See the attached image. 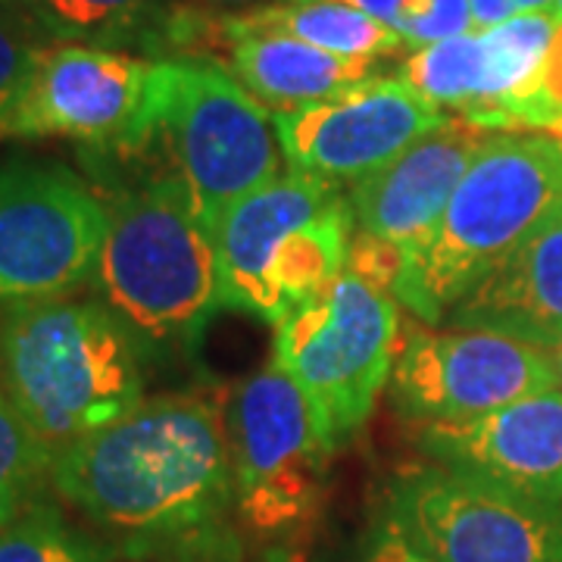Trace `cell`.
I'll list each match as a JSON object with an SVG mask.
<instances>
[{
    "mask_svg": "<svg viewBox=\"0 0 562 562\" xmlns=\"http://www.w3.org/2000/svg\"><path fill=\"white\" fill-rule=\"evenodd\" d=\"M47 479L128 560H238L228 422L213 394L144 397L57 457Z\"/></svg>",
    "mask_w": 562,
    "mask_h": 562,
    "instance_id": "6da1fadb",
    "label": "cell"
},
{
    "mask_svg": "<svg viewBox=\"0 0 562 562\" xmlns=\"http://www.w3.org/2000/svg\"><path fill=\"white\" fill-rule=\"evenodd\" d=\"M0 387L54 465L144 401V344L101 301L16 306L0 322Z\"/></svg>",
    "mask_w": 562,
    "mask_h": 562,
    "instance_id": "7a4b0ae2",
    "label": "cell"
},
{
    "mask_svg": "<svg viewBox=\"0 0 562 562\" xmlns=\"http://www.w3.org/2000/svg\"><path fill=\"white\" fill-rule=\"evenodd\" d=\"M560 210L562 138L491 132L431 235L397 266L391 294L416 322L441 325Z\"/></svg>",
    "mask_w": 562,
    "mask_h": 562,
    "instance_id": "3957f363",
    "label": "cell"
},
{
    "mask_svg": "<svg viewBox=\"0 0 562 562\" xmlns=\"http://www.w3.org/2000/svg\"><path fill=\"white\" fill-rule=\"evenodd\" d=\"M91 284L144 347L191 350L201 341L225 306L220 250L216 232L172 172L106 201Z\"/></svg>",
    "mask_w": 562,
    "mask_h": 562,
    "instance_id": "277c9868",
    "label": "cell"
},
{
    "mask_svg": "<svg viewBox=\"0 0 562 562\" xmlns=\"http://www.w3.org/2000/svg\"><path fill=\"white\" fill-rule=\"evenodd\" d=\"M353 210L338 184L281 172L216 222L222 301L279 325L350 266Z\"/></svg>",
    "mask_w": 562,
    "mask_h": 562,
    "instance_id": "5b68a950",
    "label": "cell"
},
{
    "mask_svg": "<svg viewBox=\"0 0 562 562\" xmlns=\"http://www.w3.org/2000/svg\"><path fill=\"white\" fill-rule=\"evenodd\" d=\"M401 338L397 297L350 266L276 325L272 360L310 401L331 450L347 447L372 419Z\"/></svg>",
    "mask_w": 562,
    "mask_h": 562,
    "instance_id": "8992f818",
    "label": "cell"
},
{
    "mask_svg": "<svg viewBox=\"0 0 562 562\" xmlns=\"http://www.w3.org/2000/svg\"><path fill=\"white\" fill-rule=\"evenodd\" d=\"M162 72L160 122L154 144L210 228L220 216L281 176L276 116L222 63L172 57Z\"/></svg>",
    "mask_w": 562,
    "mask_h": 562,
    "instance_id": "52a82bcc",
    "label": "cell"
},
{
    "mask_svg": "<svg viewBox=\"0 0 562 562\" xmlns=\"http://www.w3.org/2000/svg\"><path fill=\"white\" fill-rule=\"evenodd\" d=\"M238 522L254 538H281L316 519L331 447L313 406L279 362L247 375L225 401Z\"/></svg>",
    "mask_w": 562,
    "mask_h": 562,
    "instance_id": "ba28073f",
    "label": "cell"
},
{
    "mask_svg": "<svg viewBox=\"0 0 562 562\" xmlns=\"http://www.w3.org/2000/svg\"><path fill=\"white\" fill-rule=\"evenodd\" d=\"M166 63L128 50L47 44L10 120V138H69L116 154L154 144Z\"/></svg>",
    "mask_w": 562,
    "mask_h": 562,
    "instance_id": "9c48e42d",
    "label": "cell"
},
{
    "mask_svg": "<svg viewBox=\"0 0 562 562\" xmlns=\"http://www.w3.org/2000/svg\"><path fill=\"white\" fill-rule=\"evenodd\" d=\"M106 201L50 162H0V310L69 297L91 284Z\"/></svg>",
    "mask_w": 562,
    "mask_h": 562,
    "instance_id": "30bf717a",
    "label": "cell"
},
{
    "mask_svg": "<svg viewBox=\"0 0 562 562\" xmlns=\"http://www.w3.org/2000/svg\"><path fill=\"white\" fill-rule=\"evenodd\" d=\"M557 387L550 350L482 325H403L391 397L419 425H460Z\"/></svg>",
    "mask_w": 562,
    "mask_h": 562,
    "instance_id": "8fae6325",
    "label": "cell"
},
{
    "mask_svg": "<svg viewBox=\"0 0 562 562\" xmlns=\"http://www.w3.org/2000/svg\"><path fill=\"white\" fill-rule=\"evenodd\" d=\"M560 22L550 10L413 50L403 76L425 101L482 132L547 135L541 81Z\"/></svg>",
    "mask_w": 562,
    "mask_h": 562,
    "instance_id": "7c38bea8",
    "label": "cell"
},
{
    "mask_svg": "<svg viewBox=\"0 0 562 562\" xmlns=\"http://www.w3.org/2000/svg\"><path fill=\"white\" fill-rule=\"evenodd\" d=\"M384 503L438 562H562V506L438 462L401 469Z\"/></svg>",
    "mask_w": 562,
    "mask_h": 562,
    "instance_id": "4fadbf2b",
    "label": "cell"
},
{
    "mask_svg": "<svg viewBox=\"0 0 562 562\" xmlns=\"http://www.w3.org/2000/svg\"><path fill=\"white\" fill-rule=\"evenodd\" d=\"M272 116L284 166L338 188L379 172L447 122L401 76H372L328 101Z\"/></svg>",
    "mask_w": 562,
    "mask_h": 562,
    "instance_id": "5bb4252c",
    "label": "cell"
},
{
    "mask_svg": "<svg viewBox=\"0 0 562 562\" xmlns=\"http://www.w3.org/2000/svg\"><path fill=\"white\" fill-rule=\"evenodd\" d=\"M422 453L450 472L516 497L562 506V387H547L482 419L422 425Z\"/></svg>",
    "mask_w": 562,
    "mask_h": 562,
    "instance_id": "9a60e30c",
    "label": "cell"
},
{
    "mask_svg": "<svg viewBox=\"0 0 562 562\" xmlns=\"http://www.w3.org/2000/svg\"><path fill=\"white\" fill-rule=\"evenodd\" d=\"M487 135L491 132L447 116L397 160L350 184L347 201L362 241L391 250L397 266L416 254Z\"/></svg>",
    "mask_w": 562,
    "mask_h": 562,
    "instance_id": "2e32d148",
    "label": "cell"
},
{
    "mask_svg": "<svg viewBox=\"0 0 562 562\" xmlns=\"http://www.w3.org/2000/svg\"><path fill=\"white\" fill-rule=\"evenodd\" d=\"M443 325H482L541 347L562 341V210L479 281Z\"/></svg>",
    "mask_w": 562,
    "mask_h": 562,
    "instance_id": "e0dca14e",
    "label": "cell"
},
{
    "mask_svg": "<svg viewBox=\"0 0 562 562\" xmlns=\"http://www.w3.org/2000/svg\"><path fill=\"white\" fill-rule=\"evenodd\" d=\"M216 41L228 47L225 69L269 113L313 106L375 76V63L344 60L279 32H238L228 20L216 22Z\"/></svg>",
    "mask_w": 562,
    "mask_h": 562,
    "instance_id": "ac0fdd59",
    "label": "cell"
},
{
    "mask_svg": "<svg viewBox=\"0 0 562 562\" xmlns=\"http://www.w3.org/2000/svg\"><path fill=\"white\" fill-rule=\"evenodd\" d=\"M238 32H279L306 41L344 60L379 63L401 54L403 38L379 20L331 0H276L241 16H228Z\"/></svg>",
    "mask_w": 562,
    "mask_h": 562,
    "instance_id": "d6986e66",
    "label": "cell"
},
{
    "mask_svg": "<svg viewBox=\"0 0 562 562\" xmlns=\"http://www.w3.org/2000/svg\"><path fill=\"white\" fill-rule=\"evenodd\" d=\"M44 41L120 50L144 44L162 16V0H16Z\"/></svg>",
    "mask_w": 562,
    "mask_h": 562,
    "instance_id": "ffe728a7",
    "label": "cell"
},
{
    "mask_svg": "<svg viewBox=\"0 0 562 562\" xmlns=\"http://www.w3.org/2000/svg\"><path fill=\"white\" fill-rule=\"evenodd\" d=\"M0 562H110V547L94 541L50 501H29L0 528Z\"/></svg>",
    "mask_w": 562,
    "mask_h": 562,
    "instance_id": "44dd1931",
    "label": "cell"
},
{
    "mask_svg": "<svg viewBox=\"0 0 562 562\" xmlns=\"http://www.w3.org/2000/svg\"><path fill=\"white\" fill-rule=\"evenodd\" d=\"M353 7L397 32L406 47L422 50L475 29L469 0H331Z\"/></svg>",
    "mask_w": 562,
    "mask_h": 562,
    "instance_id": "7402d4cb",
    "label": "cell"
},
{
    "mask_svg": "<svg viewBox=\"0 0 562 562\" xmlns=\"http://www.w3.org/2000/svg\"><path fill=\"white\" fill-rule=\"evenodd\" d=\"M44 475H50V460L0 387V528L29 503Z\"/></svg>",
    "mask_w": 562,
    "mask_h": 562,
    "instance_id": "603a6c76",
    "label": "cell"
},
{
    "mask_svg": "<svg viewBox=\"0 0 562 562\" xmlns=\"http://www.w3.org/2000/svg\"><path fill=\"white\" fill-rule=\"evenodd\" d=\"M47 44L16 0H0V140H7L10 120Z\"/></svg>",
    "mask_w": 562,
    "mask_h": 562,
    "instance_id": "cb8c5ba5",
    "label": "cell"
},
{
    "mask_svg": "<svg viewBox=\"0 0 562 562\" xmlns=\"http://www.w3.org/2000/svg\"><path fill=\"white\" fill-rule=\"evenodd\" d=\"M360 562H438L422 547L406 525L394 516V509L382 503L379 513L372 516V525L362 541Z\"/></svg>",
    "mask_w": 562,
    "mask_h": 562,
    "instance_id": "d4e9b609",
    "label": "cell"
},
{
    "mask_svg": "<svg viewBox=\"0 0 562 562\" xmlns=\"http://www.w3.org/2000/svg\"><path fill=\"white\" fill-rule=\"evenodd\" d=\"M541 103L543 120H547V135L562 138V25L557 29V38L550 44L547 66H543Z\"/></svg>",
    "mask_w": 562,
    "mask_h": 562,
    "instance_id": "484cf974",
    "label": "cell"
},
{
    "mask_svg": "<svg viewBox=\"0 0 562 562\" xmlns=\"http://www.w3.org/2000/svg\"><path fill=\"white\" fill-rule=\"evenodd\" d=\"M469 3H472L475 29H491V25H501L513 16L543 13L553 7V0H469Z\"/></svg>",
    "mask_w": 562,
    "mask_h": 562,
    "instance_id": "4316f807",
    "label": "cell"
},
{
    "mask_svg": "<svg viewBox=\"0 0 562 562\" xmlns=\"http://www.w3.org/2000/svg\"><path fill=\"white\" fill-rule=\"evenodd\" d=\"M257 562H297V560H294V553H291V550H284V547H272V550H266Z\"/></svg>",
    "mask_w": 562,
    "mask_h": 562,
    "instance_id": "83f0119b",
    "label": "cell"
},
{
    "mask_svg": "<svg viewBox=\"0 0 562 562\" xmlns=\"http://www.w3.org/2000/svg\"><path fill=\"white\" fill-rule=\"evenodd\" d=\"M550 350V360H553V369H557V384L562 387V341H557L553 347H547Z\"/></svg>",
    "mask_w": 562,
    "mask_h": 562,
    "instance_id": "f1b7e54d",
    "label": "cell"
},
{
    "mask_svg": "<svg viewBox=\"0 0 562 562\" xmlns=\"http://www.w3.org/2000/svg\"><path fill=\"white\" fill-rule=\"evenodd\" d=\"M550 13H553V20L562 25V0H553V7H550Z\"/></svg>",
    "mask_w": 562,
    "mask_h": 562,
    "instance_id": "f546056e",
    "label": "cell"
},
{
    "mask_svg": "<svg viewBox=\"0 0 562 562\" xmlns=\"http://www.w3.org/2000/svg\"><path fill=\"white\" fill-rule=\"evenodd\" d=\"M210 3H222V7H232V3H250V0H210Z\"/></svg>",
    "mask_w": 562,
    "mask_h": 562,
    "instance_id": "4dcf8cb0",
    "label": "cell"
}]
</instances>
